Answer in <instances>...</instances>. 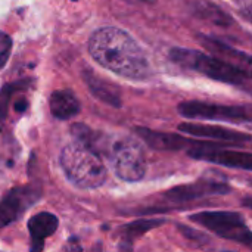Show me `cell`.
Listing matches in <instances>:
<instances>
[{
	"instance_id": "obj_19",
	"label": "cell",
	"mask_w": 252,
	"mask_h": 252,
	"mask_svg": "<svg viewBox=\"0 0 252 252\" xmlns=\"http://www.w3.org/2000/svg\"><path fill=\"white\" fill-rule=\"evenodd\" d=\"M177 229L182 235H185L188 239L190 241H195V242H199V244H207L210 239L208 236H205L204 233H201L199 230H195V229H190L188 226H183V224H177Z\"/></svg>"
},
{
	"instance_id": "obj_13",
	"label": "cell",
	"mask_w": 252,
	"mask_h": 252,
	"mask_svg": "<svg viewBox=\"0 0 252 252\" xmlns=\"http://www.w3.org/2000/svg\"><path fill=\"white\" fill-rule=\"evenodd\" d=\"M83 77H84V81H86L89 90L92 92V94L96 99H99L100 102H103L109 106H114V108H120L123 105L121 93L115 84H111L106 80L97 77L89 68L83 71Z\"/></svg>"
},
{
	"instance_id": "obj_18",
	"label": "cell",
	"mask_w": 252,
	"mask_h": 252,
	"mask_svg": "<svg viewBox=\"0 0 252 252\" xmlns=\"http://www.w3.org/2000/svg\"><path fill=\"white\" fill-rule=\"evenodd\" d=\"M10 50H12V38L6 34L0 31V68H3L10 56Z\"/></svg>"
},
{
	"instance_id": "obj_10",
	"label": "cell",
	"mask_w": 252,
	"mask_h": 252,
	"mask_svg": "<svg viewBox=\"0 0 252 252\" xmlns=\"http://www.w3.org/2000/svg\"><path fill=\"white\" fill-rule=\"evenodd\" d=\"M179 131L185 134H190L193 137H204V139H213L217 142H229V143H239V142L251 140V136L247 133L224 128L220 126H211V124L182 123L179 126Z\"/></svg>"
},
{
	"instance_id": "obj_7",
	"label": "cell",
	"mask_w": 252,
	"mask_h": 252,
	"mask_svg": "<svg viewBox=\"0 0 252 252\" xmlns=\"http://www.w3.org/2000/svg\"><path fill=\"white\" fill-rule=\"evenodd\" d=\"M179 114L190 120H214V121H236L250 123L251 115L245 106L216 105L199 100H189L179 105Z\"/></svg>"
},
{
	"instance_id": "obj_1",
	"label": "cell",
	"mask_w": 252,
	"mask_h": 252,
	"mask_svg": "<svg viewBox=\"0 0 252 252\" xmlns=\"http://www.w3.org/2000/svg\"><path fill=\"white\" fill-rule=\"evenodd\" d=\"M89 52L103 68L131 80H145L151 74L145 52L134 38L115 27L94 31L89 40Z\"/></svg>"
},
{
	"instance_id": "obj_16",
	"label": "cell",
	"mask_w": 252,
	"mask_h": 252,
	"mask_svg": "<svg viewBox=\"0 0 252 252\" xmlns=\"http://www.w3.org/2000/svg\"><path fill=\"white\" fill-rule=\"evenodd\" d=\"M195 12H196V15L199 18H202L205 21H210V22H213L216 25H220V27H229L233 22V19L224 10H221L219 6H216L213 3H207V1L202 3L201 6H198L195 9Z\"/></svg>"
},
{
	"instance_id": "obj_4",
	"label": "cell",
	"mask_w": 252,
	"mask_h": 252,
	"mask_svg": "<svg viewBox=\"0 0 252 252\" xmlns=\"http://www.w3.org/2000/svg\"><path fill=\"white\" fill-rule=\"evenodd\" d=\"M192 223H196L220 238L239 242L247 247L251 245L252 236L250 227L244 217L232 211H204L189 217Z\"/></svg>"
},
{
	"instance_id": "obj_21",
	"label": "cell",
	"mask_w": 252,
	"mask_h": 252,
	"mask_svg": "<svg viewBox=\"0 0 252 252\" xmlns=\"http://www.w3.org/2000/svg\"><path fill=\"white\" fill-rule=\"evenodd\" d=\"M224 252H232V251H224Z\"/></svg>"
},
{
	"instance_id": "obj_5",
	"label": "cell",
	"mask_w": 252,
	"mask_h": 252,
	"mask_svg": "<svg viewBox=\"0 0 252 252\" xmlns=\"http://www.w3.org/2000/svg\"><path fill=\"white\" fill-rule=\"evenodd\" d=\"M109 157L115 174L128 183L140 182L146 174V161L140 145L131 139H120L109 146Z\"/></svg>"
},
{
	"instance_id": "obj_6",
	"label": "cell",
	"mask_w": 252,
	"mask_h": 252,
	"mask_svg": "<svg viewBox=\"0 0 252 252\" xmlns=\"http://www.w3.org/2000/svg\"><path fill=\"white\" fill-rule=\"evenodd\" d=\"M188 155L193 159L208 161L217 165L238 168V170H252V155L250 152L229 149L223 143L214 142H196L188 149Z\"/></svg>"
},
{
	"instance_id": "obj_14",
	"label": "cell",
	"mask_w": 252,
	"mask_h": 252,
	"mask_svg": "<svg viewBox=\"0 0 252 252\" xmlns=\"http://www.w3.org/2000/svg\"><path fill=\"white\" fill-rule=\"evenodd\" d=\"M50 112L58 120H69L80 112V102L69 90H56L49 99Z\"/></svg>"
},
{
	"instance_id": "obj_8",
	"label": "cell",
	"mask_w": 252,
	"mask_h": 252,
	"mask_svg": "<svg viewBox=\"0 0 252 252\" xmlns=\"http://www.w3.org/2000/svg\"><path fill=\"white\" fill-rule=\"evenodd\" d=\"M41 196L40 189L32 185L13 188L0 201V227L16 221Z\"/></svg>"
},
{
	"instance_id": "obj_9",
	"label": "cell",
	"mask_w": 252,
	"mask_h": 252,
	"mask_svg": "<svg viewBox=\"0 0 252 252\" xmlns=\"http://www.w3.org/2000/svg\"><path fill=\"white\" fill-rule=\"evenodd\" d=\"M230 192V186L224 182L201 179L195 183L180 185L164 192V198L170 202H190L210 195H226Z\"/></svg>"
},
{
	"instance_id": "obj_17",
	"label": "cell",
	"mask_w": 252,
	"mask_h": 252,
	"mask_svg": "<svg viewBox=\"0 0 252 252\" xmlns=\"http://www.w3.org/2000/svg\"><path fill=\"white\" fill-rule=\"evenodd\" d=\"M18 89V84H6L0 90V121H3L7 115V106L9 100L12 97V93Z\"/></svg>"
},
{
	"instance_id": "obj_15",
	"label": "cell",
	"mask_w": 252,
	"mask_h": 252,
	"mask_svg": "<svg viewBox=\"0 0 252 252\" xmlns=\"http://www.w3.org/2000/svg\"><path fill=\"white\" fill-rule=\"evenodd\" d=\"M164 223H165L164 220H158V219H142V220L131 221L127 226H124V239L128 244H131L136 238L145 235L146 232H151L152 229L162 226Z\"/></svg>"
},
{
	"instance_id": "obj_12",
	"label": "cell",
	"mask_w": 252,
	"mask_h": 252,
	"mask_svg": "<svg viewBox=\"0 0 252 252\" xmlns=\"http://www.w3.org/2000/svg\"><path fill=\"white\" fill-rule=\"evenodd\" d=\"M58 226H59V220L52 213L43 211L32 216L27 223L31 236V252L43 251L44 241L56 232Z\"/></svg>"
},
{
	"instance_id": "obj_3",
	"label": "cell",
	"mask_w": 252,
	"mask_h": 252,
	"mask_svg": "<svg viewBox=\"0 0 252 252\" xmlns=\"http://www.w3.org/2000/svg\"><path fill=\"white\" fill-rule=\"evenodd\" d=\"M170 58L173 62L179 63L180 66L198 71L216 81L242 86L244 83H247L250 80V74L247 69H242L230 62H226L216 56L205 55L198 50L171 49Z\"/></svg>"
},
{
	"instance_id": "obj_20",
	"label": "cell",
	"mask_w": 252,
	"mask_h": 252,
	"mask_svg": "<svg viewBox=\"0 0 252 252\" xmlns=\"http://www.w3.org/2000/svg\"><path fill=\"white\" fill-rule=\"evenodd\" d=\"M27 106H28L27 100H25V99H19V100H16V103H15V111H16V112H24V111L27 109Z\"/></svg>"
},
{
	"instance_id": "obj_2",
	"label": "cell",
	"mask_w": 252,
	"mask_h": 252,
	"mask_svg": "<svg viewBox=\"0 0 252 252\" xmlns=\"http://www.w3.org/2000/svg\"><path fill=\"white\" fill-rule=\"evenodd\" d=\"M61 167L66 179L78 189H97L108 174L100 155L75 140L62 149Z\"/></svg>"
},
{
	"instance_id": "obj_11",
	"label": "cell",
	"mask_w": 252,
	"mask_h": 252,
	"mask_svg": "<svg viewBox=\"0 0 252 252\" xmlns=\"http://www.w3.org/2000/svg\"><path fill=\"white\" fill-rule=\"evenodd\" d=\"M136 134L152 149L157 151H182L185 148L193 146L198 140H190L182 134L155 131L146 127H136Z\"/></svg>"
}]
</instances>
